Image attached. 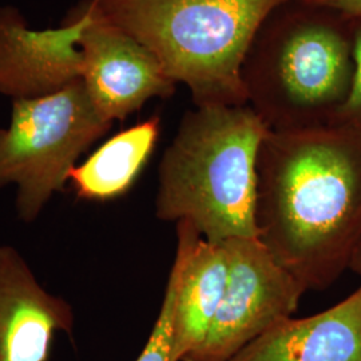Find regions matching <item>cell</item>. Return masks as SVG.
<instances>
[{
  "label": "cell",
  "instance_id": "obj_1",
  "mask_svg": "<svg viewBox=\"0 0 361 361\" xmlns=\"http://www.w3.org/2000/svg\"><path fill=\"white\" fill-rule=\"evenodd\" d=\"M255 222L258 240L305 292L334 284L361 243V128L268 130Z\"/></svg>",
  "mask_w": 361,
  "mask_h": 361
},
{
  "label": "cell",
  "instance_id": "obj_2",
  "mask_svg": "<svg viewBox=\"0 0 361 361\" xmlns=\"http://www.w3.org/2000/svg\"><path fill=\"white\" fill-rule=\"evenodd\" d=\"M353 77V18L286 0L258 28L241 79L247 104L271 131L332 123Z\"/></svg>",
  "mask_w": 361,
  "mask_h": 361
},
{
  "label": "cell",
  "instance_id": "obj_3",
  "mask_svg": "<svg viewBox=\"0 0 361 361\" xmlns=\"http://www.w3.org/2000/svg\"><path fill=\"white\" fill-rule=\"evenodd\" d=\"M268 130L249 104L186 111L158 168L155 216L186 222L209 243L257 237V159Z\"/></svg>",
  "mask_w": 361,
  "mask_h": 361
},
{
  "label": "cell",
  "instance_id": "obj_4",
  "mask_svg": "<svg viewBox=\"0 0 361 361\" xmlns=\"http://www.w3.org/2000/svg\"><path fill=\"white\" fill-rule=\"evenodd\" d=\"M154 54L195 107L247 104L241 67L267 16L286 0H90Z\"/></svg>",
  "mask_w": 361,
  "mask_h": 361
},
{
  "label": "cell",
  "instance_id": "obj_5",
  "mask_svg": "<svg viewBox=\"0 0 361 361\" xmlns=\"http://www.w3.org/2000/svg\"><path fill=\"white\" fill-rule=\"evenodd\" d=\"M111 126L82 79L44 97L13 99L10 125L0 129V188L16 186L19 219H37L79 157Z\"/></svg>",
  "mask_w": 361,
  "mask_h": 361
},
{
  "label": "cell",
  "instance_id": "obj_6",
  "mask_svg": "<svg viewBox=\"0 0 361 361\" xmlns=\"http://www.w3.org/2000/svg\"><path fill=\"white\" fill-rule=\"evenodd\" d=\"M229 261L225 295L204 341L182 361H231L271 326L292 317L304 288L257 237L222 243Z\"/></svg>",
  "mask_w": 361,
  "mask_h": 361
},
{
  "label": "cell",
  "instance_id": "obj_7",
  "mask_svg": "<svg viewBox=\"0 0 361 361\" xmlns=\"http://www.w3.org/2000/svg\"><path fill=\"white\" fill-rule=\"evenodd\" d=\"M82 82L91 102L109 122L123 121L153 98H170L177 83L141 42L98 15L82 0Z\"/></svg>",
  "mask_w": 361,
  "mask_h": 361
},
{
  "label": "cell",
  "instance_id": "obj_8",
  "mask_svg": "<svg viewBox=\"0 0 361 361\" xmlns=\"http://www.w3.org/2000/svg\"><path fill=\"white\" fill-rule=\"evenodd\" d=\"M80 4L58 28L31 30L15 7H0V92L13 99L44 97L82 79Z\"/></svg>",
  "mask_w": 361,
  "mask_h": 361
},
{
  "label": "cell",
  "instance_id": "obj_9",
  "mask_svg": "<svg viewBox=\"0 0 361 361\" xmlns=\"http://www.w3.org/2000/svg\"><path fill=\"white\" fill-rule=\"evenodd\" d=\"M73 325L71 305L39 284L13 247L0 246V361H49L56 332Z\"/></svg>",
  "mask_w": 361,
  "mask_h": 361
},
{
  "label": "cell",
  "instance_id": "obj_10",
  "mask_svg": "<svg viewBox=\"0 0 361 361\" xmlns=\"http://www.w3.org/2000/svg\"><path fill=\"white\" fill-rule=\"evenodd\" d=\"M231 361H361V285L329 310L276 324Z\"/></svg>",
  "mask_w": 361,
  "mask_h": 361
},
{
  "label": "cell",
  "instance_id": "obj_11",
  "mask_svg": "<svg viewBox=\"0 0 361 361\" xmlns=\"http://www.w3.org/2000/svg\"><path fill=\"white\" fill-rule=\"evenodd\" d=\"M178 285L174 308V352L178 360L197 348L213 323L229 277L224 244L209 243L186 222L177 224Z\"/></svg>",
  "mask_w": 361,
  "mask_h": 361
},
{
  "label": "cell",
  "instance_id": "obj_12",
  "mask_svg": "<svg viewBox=\"0 0 361 361\" xmlns=\"http://www.w3.org/2000/svg\"><path fill=\"white\" fill-rule=\"evenodd\" d=\"M159 134L158 116L119 131L71 169L67 182L78 198L86 201L104 202L125 195L154 153Z\"/></svg>",
  "mask_w": 361,
  "mask_h": 361
},
{
  "label": "cell",
  "instance_id": "obj_13",
  "mask_svg": "<svg viewBox=\"0 0 361 361\" xmlns=\"http://www.w3.org/2000/svg\"><path fill=\"white\" fill-rule=\"evenodd\" d=\"M178 285V267L173 262L162 305L155 320L154 328L135 361H180L174 352V308Z\"/></svg>",
  "mask_w": 361,
  "mask_h": 361
},
{
  "label": "cell",
  "instance_id": "obj_14",
  "mask_svg": "<svg viewBox=\"0 0 361 361\" xmlns=\"http://www.w3.org/2000/svg\"><path fill=\"white\" fill-rule=\"evenodd\" d=\"M334 122L361 128V18H353V77L350 91Z\"/></svg>",
  "mask_w": 361,
  "mask_h": 361
},
{
  "label": "cell",
  "instance_id": "obj_15",
  "mask_svg": "<svg viewBox=\"0 0 361 361\" xmlns=\"http://www.w3.org/2000/svg\"><path fill=\"white\" fill-rule=\"evenodd\" d=\"M310 3L345 13L350 18H361V0H307Z\"/></svg>",
  "mask_w": 361,
  "mask_h": 361
},
{
  "label": "cell",
  "instance_id": "obj_16",
  "mask_svg": "<svg viewBox=\"0 0 361 361\" xmlns=\"http://www.w3.org/2000/svg\"><path fill=\"white\" fill-rule=\"evenodd\" d=\"M349 269L352 271H355L356 274L361 276V243L359 247L356 249L355 255H353V258H352V261H350V267H349Z\"/></svg>",
  "mask_w": 361,
  "mask_h": 361
}]
</instances>
